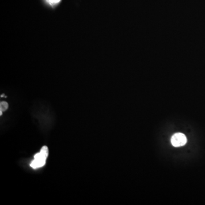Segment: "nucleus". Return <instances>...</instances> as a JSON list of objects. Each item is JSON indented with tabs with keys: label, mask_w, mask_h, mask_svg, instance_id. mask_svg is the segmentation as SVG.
I'll list each match as a JSON object with an SVG mask.
<instances>
[{
	"label": "nucleus",
	"mask_w": 205,
	"mask_h": 205,
	"mask_svg": "<svg viewBox=\"0 0 205 205\" xmlns=\"http://www.w3.org/2000/svg\"><path fill=\"white\" fill-rule=\"evenodd\" d=\"M49 155V149L48 147L44 146L39 153L36 154L34 159L30 163V166L33 169H38L43 167Z\"/></svg>",
	"instance_id": "f257e3e1"
},
{
	"label": "nucleus",
	"mask_w": 205,
	"mask_h": 205,
	"mask_svg": "<svg viewBox=\"0 0 205 205\" xmlns=\"http://www.w3.org/2000/svg\"><path fill=\"white\" fill-rule=\"evenodd\" d=\"M171 143L173 147H180L185 145L187 143L186 136L181 133L174 134L171 138Z\"/></svg>",
	"instance_id": "f03ea898"
},
{
	"label": "nucleus",
	"mask_w": 205,
	"mask_h": 205,
	"mask_svg": "<svg viewBox=\"0 0 205 205\" xmlns=\"http://www.w3.org/2000/svg\"><path fill=\"white\" fill-rule=\"evenodd\" d=\"M8 103L6 102H1L0 104V112L1 115H2V112H4L8 108Z\"/></svg>",
	"instance_id": "7ed1b4c3"
},
{
	"label": "nucleus",
	"mask_w": 205,
	"mask_h": 205,
	"mask_svg": "<svg viewBox=\"0 0 205 205\" xmlns=\"http://www.w3.org/2000/svg\"><path fill=\"white\" fill-rule=\"evenodd\" d=\"M47 1L51 5H56V4L58 3L60 1V0H47Z\"/></svg>",
	"instance_id": "20e7f679"
}]
</instances>
